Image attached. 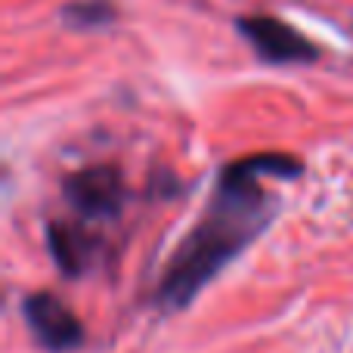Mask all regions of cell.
<instances>
[{
  "label": "cell",
  "instance_id": "2",
  "mask_svg": "<svg viewBox=\"0 0 353 353\" xmlns=\"http://www.w3.org/2000/svg\"><path fill=\"white\" fill-rule=\"evenodd\" d=\"M62 195L81 220H112L124 211L128 183L115 165H90L62 180Z\"/></svg>",
  "mask_w": 353,
  "mask_h": 353
},
{
  "label": "cell",
  "instance_id": "4",
  "mask_svg": "<svg viewBox=\"0 0 353 353\" xmlns=\"http://www.w3.org/2000/svg\"><path fill=\"white\" fill-rule=\"evenodd\" d=\"M22 316L28 332L43 350L50 353H72L84 344V323L62 304L56 294L34 292L22 301Z\"/></svg>",
  "mask_w": 353,
  "mask_h": 353
},
{
  "label": "cell",
  "instance_id": "5",
  "mask_svg": "<svg viewBox=\"0 0 353 353\" xmlns=\"http://www.w3.org/2000/svg\"><path fill=\"white\" fill-rule=\"evenodd\" d=\"M47 248L56 267L65 276L78 279L97 263L99 251H103V236L84 226L81 220H53L47 223Z\"/></svg>",
  "mask_w": 353,
  "mask_h": 353
},
{
  "label": "cell",
  "instance_id": "6",
  "mask_svg": "<svg viewBox=\"0 0 353 353\" xmlns=\"http://www.w3.org/2000/svg\"><path fill=\"white\" fill-rule=\"evenodd\" d=\"M115 16L118 10L112 0H72L62 6V22L78 31L105 28L109 22H115Z\"/></svg>",
  "mask_w": 353,
  "mask_h": 353
},
{
  "label": "cell",
  "instance_id": "1",
  "mask_svg": "<svg viewBox=\"0 0 353 353\" xmlns=\"http://www.w3.org/2000/svg\"><path fill=\"white\" fill-rule=\"evenodd\" d=\"M301 174L304 165L285 152H261L230 161L217 174L205 211L180 239L168 267L161 270L152 294L155 304L161 310H183L192 304L223 273V267H230L270 226L276 199L267 192L263 180H294Z\"/></svg>",
  "mask_w": 353,
  "mask_h": 353
},
{
  "label": "cell",
  "instance_id": "3",
  "mask_svg": "<svg viewBox=\"0 0 353 353\" xmlns=\"http://www.w3.org/2000/svg\"><path fill=\"white\" fill-rule=\"evenodd\" d=\"M239 34L257 50L263 62L273 65H307L319 59V47L298 28L276 16H242L239 19Z\"/></svg>",
  "mask_w": 353,
  "mask_h": 353
}]
</instances>
